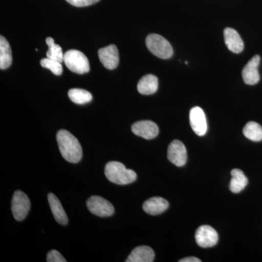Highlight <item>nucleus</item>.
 <instances>
[{
  "instance_id": "1",
  "label": "nucleus",
  "mask_w": 262,
  "mask_h": 262,
  "mask_svg": "<svg viewBox=\"0 0 262 262\" xmlns=\"http://www.w3.org/2000/svg\"><path fill=\"white\" fill-rule=\"evenodd\" d=\"M57 142L60 152L67 161L72 163L80 162L82 158V149L75 136L66 130L57 133Z\"/></svg>"
},
{
  "instance_id": "2",
  "label": "nucleus",
  "mask_w": 262,
  "mask_h": 262,
  "mask_svg": "<svg viewBox=\"0 0 262 262\" xmlns=\"http://www.w3.org/2000/svg\"><path fill=\"white\" fill-rule=\"evenodd\" d=\"M105 176L114 184L125 185L135 182L137 175L134 170L125 168L120 162L112 161L105 166Z\"/></svg>"
},
{
  "instance_id": "3",
  "label": "nucleus",
  "mask_w": 262,
  "mask_h": 262,
  "mask_svg": "<svg viewBox=\"0 0 262 262\" xmlns=\"http://www.w3.org/2000/svg\"><path fill=\"white\" fill-rule=\"evenodd\" d=\"M148 50L155 56L162 59H168L173 56L171 45L162 36L157 34H149L146 39Z\"/></svg>"
},
{
  "instance_id": "4",
  "label": "nucleus",
  "mask_w": 262,
  "mask_h": 262,
  "mask_svg": "<svg viewBox=\"0 0 262 262\" xmlns=\"http://www.w3.org/2000/svg\"><path fill=\"white\" fill-rule=\"evenodd\" d=\"M63 62L67 68L75 73L82 75L90 71L89 59L84 53L77 50H70L66 52Z\"/></svg>"
},
{
  "instance_id": "5",
  "label": "nucleus",
  "mask_w": 262,
  "mask_h": 262,
  "mask_svg": "<svg viewBox=\"0 0 262 262\" xmlns=\"http://www.w3.org/2000/svg\"><path fill=\"white\" fill-rule=\"evenodd\" d=\"M31 203L28 196L20 190L15 191L12 199V213L17 221H22L28 215Z\"/></svg>"
},
{
  "instance_id": "6",
  "label": "nucleus",
  "mask_w": 262,
  "mask_h": 262,
  "mask_svg": "<svg viewBox=\"0 0 262 262\" xmlns=\"http://www.w3.org/2000/svg\"><path fill=\"white\" fill-rule=\"evenodd\" d=\"M87 207L91 213L99 217L113 215L115 208L110 201L100 196H92L88 200Z\"/></svg>"
},
{
  "instance_id": "7",
  "label": "nucleus",
  "mask_w": 262,
  "mask_h": 262,
  "mask_svg": "<svg viewBox=\"0 0 262 262\" xmlns=\"http://www.w3.org/2000/svg\"><path fill=\"white\" fill-rule=\"evenodd\" d=\"M195 241L198 246L202 248L213 247L218 243V233L210 226H201L196 229Z\"/></svg>"
},
{
  "instance_id": "8",
  "label": "nucleus",
  "mask_w": 262,
  "mask_h": 262,
  "mask_svg": "<svg viewBox=\"0 0 262 262\" xmlns=\"http://www.w3.org/2000/svg\"><path fill=\"white\" fill-rule=\"evenodd\" d=\"M189 122L193 131L196 135L203 136L206 135L208 130L206 117L204 111L199 106L193 107L189 113Z\"/></svg>"
},
{
  "instance_id": "9",
  "label": "nucleus",
  "mask_w": 262,
  "mask_h": 262,
  "mask_svg": "<svg viewBox=\"0 0 262 262\" xmlns=\"http://www.w3.org/2000/svg\"><path fill=\"white\" fill-rule=\"evenodd\" d=\"M168 158L170 163L177 166H184L187 163V153L182 141L175 140L170 143L168 149Z\"/></svg>"
},
{
  "instance_id": "10",
  "label": "nucleus",
  "mask_w": 262,
  "mask_h": 262,
  "mask_svg": "<svg viewBox=\"0 0 262 262\" xmlns=\"http://www.w3.org/2000/svg\"><path fill=\"white\" fill-rule=\"evenodd\" d=\"M100 61L104 66L105 68L110 70L117 68L120 61L118 49L115 45L107 47L101 48L98 52Z\"/></svg>"
},
{
  "instance_id": "11",
  "label": "nucleus",
  "mask_w": 262,
  "mask_h": 262,
  "mask_svg": "<svg viewBox=\"0 0 262 262\" xmlns=\"http://www.w3.org/2000/svg\"><path fill=\"white\" fill-rule=\"evenodd\" d=\"M131 130L135 135L145 139H152L159 134V127L154 122L143 120L136 122L131 127Z\"/></svg>"
},
{
  "instance_id": "12",
  "label": "nucleus",
  "mask_w": 262,
  "mask_h": 262,
  "mask_svg": "<svg viewBox=\"0 0 262 262\" xmlns=\"http://www.w3.org/2000/svg\"><path fill=\"white\" fill-rule=\"evenodd\" d=\"M260 61H261V58L258 55H256L248 62L247 64L244 67L242 72V76L245 83L249 84V85H253V84L258 83L260 80L258 70Z\"/></svg>"
},
{
  "instance_id": "13",
  "label": "nucleus",
  "mask_w": 262,
  "mask_h": 262,
  "mask_svg": "<svg viewBox=\"0 0 262 262\" xmlns=\"http://www.w3.org/2000/svg\"><path fill=\"white\" fill-rule=\"evenodd\" d=\"M226 46L234 53H241L244 49V43L237 31L227 28L224 31Z\"/></svg>"
},
{
  "instance_id": "14",
  "label": "nucleus",
  "mask_w": 262,
  "mask_h": 262,
  "mask_svg": "<svg viewBox=\"0 0 262 262\" xmlns=\"http://www.w3.org/2000/svg\"><path fill=\"white\" fill-rule=\"evenodd\" d=\"M168 206L166 200L160 196H155L145 201L143 205V209L148 214L156 215L161 214L166 211Z\"/></svg>"
},
{
  "instance_id": "15",
  "label": "nucleus",
  "mask_w": 262,
  "mask_h": 262,
  "mask_svg": "<svg viewBox=\"0 0 262 262\" xmlns=\"http://www.w3.org/2000/svg\"><path fill=\"white\" fill-rule=\"evenodd\" d=\"M48 203H49L50 207L52 213H53V216L55 220L60 225H66L68 223V217H67V213L62 206L61 202L58 199V198L53 193L48 194Z\"/></svg>"
},
{
  "instance_id": "16",
  "label": "nucleus",
  "mask_w": 262,
  "mask_h": 262,
  "mask_svg": "<svg viewBox=\"0 0 262 262\" xmlns=\"http://www.w3.org/2000/svg\"><path fill=\"white\" fill-rule=\"evenodd\" d=\"M154 259V251L149 246H142L133 250L126 262H151Z\"/></svg>"
},
{
  "instance_id": "17",
  "label": "nucleus",
  "mask_w": 262,
  "mask_h": 262,
  "mask_svg": "<svg viewBox=\"0 0 262 262\" xmlns=\"http://www.w3.org/2000/svg\"><path fill=\"white\" fill-rule=\"evenodd\" d=\"M158 89V79L153 75L144 76L137 85L138 91L143 95L154 94Z\"/></svg>"
},
{
  "instance_id": "18",
  "label": "nucleus",
  "mask_w": 262,
  "mask_h": 262,
  "mask_svg": "<svg viewBox=\"0 0 262 262\" xmlns=\"http://www.w3.org/2000/svg\"><path fill=\"white\" fill-rule=\"evenodd\" d=\"M231 175L232 177L229 184L231 192L237 194L244 190L248 183L247 177L245 176L244 172L239 169H234L231 172Z\"/></svg>"
},
{
  "instance_id": "19",
  "label": "nucleus",
  "mask_w": 262,
  "mask_h": 262,
  "mask_svg": "<svg viewBox=\"0 0 262 262\" xmlns=\"http://www.w3.org/2000/svg\"><path fill=\"white\" fill-rule=\"evenodd\" d=\"M13 61L9 42L3 36L0 37V69L6 70Z\"/></svg>"
},
{
  "instance_id": "20",
  "label": "nucleus",
  "mask_w": 262,
  "mask_h": 262,
  "mask_svg": "<svg viewBox=\"0 0 262 262\" xmlns=\"http://www.w3.org/2000/svg\"><path fill=\"white\" fill-rule=\"evenodd\" d=\"M244 134L249 140L258 142L262 141V127L257 122H248L244 127Z\"/></svg>"
},
{
  "instance_id": "21",
  "label": "nucleus",
  "mask_w": 262,
  "mask_h": 262,
  "mask_svg": "<svg viewBox=\"0 0 262 262\" xmlns=\"http://www.w3.org/2000/svg\"><path fill=\"white\" fill-rule=\"evenodd\" d=\"M68 96L72 102L77 104H84L92 100V94L84 89H72L68 92Z\"/></svg>"
},
{
  "instance_id": "22",
  "label": "nucleus",
  "mask_w": 262,
  "mask_h": 262,
  "mask_svg": "<svg viewBox=\"0 0 262 262\" xmlns=\"http://www.w3.org/2000/svg\"><path fill=\"white\" fill-rule=\"evenodd\" d=\"M46 43H47L48 46V51L47 53H46L47 58L62 63L63 61L64 54L63 53L61 46L56 44L54 42V39L51 37H48L46 39Z\"/></svg>"
},
{
  "instance_id": "23",
  "label": "nucleus",
  "mask_w": 262,
  "mask_h": 262,
  "mask_svg": "<svg viewBox=\"0 0 262 262\" xmlns=\"http://www.w3.org/2000/svg\"><path fill=\"white\" fill-rule=\"evenodd\" d=\"M40 65L42 66L43 68L51 70L54 75L57 76L61 75L62 72H63V67H62L61 63L51 59V58H43L40 61Z\"/></svg>"
},
{
  "instance_id": "24",
  "label": "nucleus",
  "mask_w": 262,
  "mask_h": 262,
  "mask_svg": "<svg viewBox=\"0 0 262 262\" xmlns=\"http://www.w3.org/2000/svg\"><path fill=\"white\" fill-rule=\"evenodd\" d=\"M48 262H66L67 260L56 250H52L47 255Z\"/></svg>"
},
{
  "instance_id": "25",
  "label": "nucleus",
  "mask_w": 262,
  "mask_h": 262,
  "mask_svg": "<svg viewBox=\"0 0 262 262\" xmlns=\"http://www.w3.org/2000/svg\"><path fill=\"white\" fill-rule=\"evenodd\" d=\"M66 1L73 5V6L81 8V7L89 6V5L96 4L100 0H66Z\"/></svg>"
},
{
  "instance_id": "26",
  "label": "nucleus",
  "mask_w": 262,
  "mask_h": 262,
  "mask_svg": "<svg viewBox=\"0 0 262 262\" xmlns=\"http://www.w3.org/2000/svg\"><path fill=\"white\" fill-rule=\"evenodd\" d=\"M201 260L196 257H187L182 258L179 262H201Z\"/></svg>"
}]
</instances>
